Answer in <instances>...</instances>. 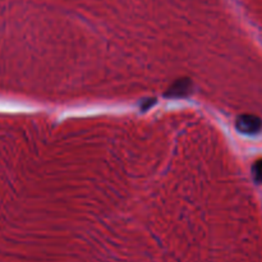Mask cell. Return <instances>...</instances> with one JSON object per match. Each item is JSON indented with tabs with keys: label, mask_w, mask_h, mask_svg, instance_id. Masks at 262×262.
Returning <instances> with one entry per match:
<instances>
[{
	"label": "cell",
	"mask_w": 262,
	"mask_h": 262,
	"mask_svg": "<svg viewBox=\"0 0 262 262\" xmlns=\"http://www.w3.org/2000/svg\"><path fill=\"white\" fill-rule=\"evenodd\" d=\"M235 128L239 133L247 136L257 135L262 129V120L256 115L243 114L239 115L235 120Z\"/></svg>",
	"instance_id": "obj_1"
},
{
	"label": "cell",
	"mask_w": 262,
	"mask_h": 262,
	"mask_svg": "<svg viewBox=\"0 0 262 262\" xmlns=\"http://www.w3.org/2000/svg\"><path fill=\"white\" fill-rule=\"evenodd\" d=\"M192 91V82L188 78H181L174 82L168 91L165 92L166 97L171 99H178V97H186L187 95L191 94Z\"/></svg>",
	"instance_id": "obj_2"
},
{
	"label": "cell",
	"mask_w": 262,
	"mask_h": 262,
	"mask_svg": "<svg viewBox=\"0 0 262 262\" xmlns=\"http://www.w3.org/2000/svg\"><path fill=\"white\" fill-rule=\"evenodd\" d=\"M252 174L253 179H255L256 183H262V160L256 161L252 166Z\"/></svg>",
	"instance_id": "obj_3"
}]
</instances>
